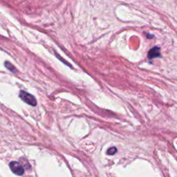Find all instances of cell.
Returning a JSON list of instances; mask_svg holds the SVG:
<instances>
[{
    "instance_id": "obj_4",
    "label": "cell",
    "mask_w": 177,
    "mask_h": 177,
    "mask_svg": "<svg viewBox=\"0 0 177 177\" xmlns=\"http://www.w3.org/2000/svg\"><path fill=\"white\" fill-rule=\"evenodd\" d=\"M5 66H6V69H8L9 71H11V72L17 73L16 69H15V67H14V66L11 64L10 62H5Z\"/></svg>"
},
{
    "instance_id": "obj_1",
    "label": "cell",
    "mask_w": 177,
    "mask_h": 177,
    "mask_svg": "<svg viewBox=\"0 0 177 177\" xmlns=\"http://www.w3.org/2000/svg\"><path fill=\"white\" fill-rule=\"evenodd\" d=\"M20 97L23 101L25 102L26 103L28 104L29 105H31L33 107L37 105V101H36L35 98L31 94L28 93V92L25 91H20Z\"/></svg>"
},
{
    "instance_id": "obj_2",
    "label": "cell",
    "mask_w": 177,
    "mask_h": 177,
    "mask_svg": "<svg viewBox=\"0 0 177 177\" xmlns=\"http://www.w3.org/2000/svg\"><path fill=\"white\" fill-rule=\"evenodd\" d=\"M9 167H10L11 171L15 174L21 176V175L24 174V167L20 163L16 162V161H12V162L9 163Z\"/></svg>"
},
{
    "instance_id": "obj_3",
    "label": "cell",
    "mask_w": 177,
    "mask_h": 177,
    "mask_svg": "<svg viewBox=\"0 0 177 177\" xmlns=\"http://www.w3.org/2000/svg\"><path fill=\"white\" fill-rule=\"evenodd\" d=\"M148 58L150 59H152L156 57H161V49L159 47H155L149 50V51L148 52L147 54Z\"/></svg>"
},
{
    "instance_id": "obj_5",
    "label": "cell",
    "mask_w": 177,
    "mask_h": 177,
    "mask_svg": "<svg viewBox=\"0 0 177 177\" xmlns=\"http://www.w3.org/2000/svg\"><path fill=\"white\" fill-rule=\"evenodd\" d=\"M117 152V149L115 147H111L109 148V149L107 150V154L108 155H113L115 154Z\"/></svg>"
}]
</instances>
